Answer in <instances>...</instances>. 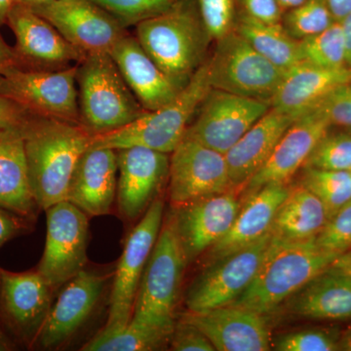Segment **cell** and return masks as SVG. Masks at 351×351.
Returning a JSON list of instances; mask_svg holds the SVG:
<instances>
[{
    "label": "cell",
    "instance_id": "6da1fadb",
    "mask_svg": "<svg viewBox=\"0 0 351 351\" xmlns=\"http://www.w3.org/2000/svg\"><path fill=\"white\" fill-rule=\"evenodd\" d=\"M29 188L38 208L66 200L69 184L92 135L80 123L32 115L23 126Z\"/></svg>",
    "mask_w": 351,
    "mask_h": 351
},
{
    "label": "cell",
    "instance_id": "7a4b0ae2",
    "mask_svg": "<svg viewBox=\"0 0 351 351\" xmlns=\"http://www.w3.org/2000/svg\"><path fill=\"white\" fill-rule=\"evenodd\" d=\"M135 36L157 66L182 86L204 63L212 40L196 0H176L136 25Z\"/></svg>",
    "mask_w": 351,
    "mask_h": 351
},
{
    "label": "cell",
    "instance_id": "3957f363",
    "mask_svg": "<svg viewBox=\"0 0 351 351\" xmlns=\"http://www.w3.org/2000/svg\"><path fill=\"white\" fill-rule=\"evenodd\" d=\"M337 257L322 250L316 244L315 237L288 241L272 235L255 278L230 306L263 315L271 313L281 302L329 269Z\"/></svg>",
    "mask_w": 351,
    "mask_h": 351
},
{
    "label": "cell",
    "instance_id": "277c9868",
    "mask_svg": "<svg viewBox=\"0 0 351 351\" xmlns=\"http://www.w3.org/2000/svg\"><path fill=\"white\" fill-rule=\"evenodd\" d=\"M212 90L208 61L191 76L174 100L142 117L123 128L93 135L91 147L126 149L143 147L171 154L182 142L188 123Z\"/></svg>",
    "mask_w": 351,
    "mask_h": 351
},
{
    "label": "cell",
    "instance_id": "5b68a950",
    "mask_svg": "<svg viewBox=\"0 0 351 351\" xmlns=\"http://www.w3.org/2000/svg\"><path fill=\"white\" fill-rule=\"evenodd\" d=\"M76 82L80 124L92 135L119 130L147 112L108 53L85 57Z\"/></svg>",
    "mask_w": 351,
    "mask_h": 351
},
{
    "label": "cell",
    "instance_id": "8992f818",
    "mask_svg": "<svg viewBox=\"0 0 351 351\" xmlns=\"http://www.w3.org/2000/svg\"><path fill=\"white\" fill-rule=\"evenodd\" d=\"M188 265L174 216L162 223L138 286L131 319L174 329V311Z\"/></svg>",
    "mask_w": 351,
    "mask_h": 351
},
{
    "label": "cell",
    "instance_id": "52a82bcc",
    "mask_svg": "<svg viewBox=\"0 0 351 351\" xmlns=\"http://www.w3.org/2000/svg\"><path fill=\"white\" fill-rule=\"evenodd\" d=\"M77 64L55 71L9 66L0 71V95L32 115L80 124Z\"/></svg>",
    "mask_w": 351,
    "mask_h": 351
},
{
    "label": "cell",
    "instance_id": "ba28073f",
    "mask_svg": "<svg viewBox=\"0 0 351 351\" xmlns=\"http://www.w3.org/2000/svg\"><path fill=\"white\" fill-rule=\"evenodd\" d=\"M207 61L213 89L270 105L286 73L254 49L234 29L217 40L213 56Z\"/></svg>",
    "mask_w": 351,
    "mask_h": 351
},
{
    "label": "cell",
    "instance_id": "9c48e42d",
    "mask_svg": "<svg viewBox=\"0 0 351 351\" xmlns=\"http://www.w3.org/2000/svg\"><path fill=\"white\" fill-rule=\"evenodd\" d=\"M271 237L270 232L254 243L212 261L189 289V311L203 313L237 301L255 278Z\"/></svg>",
    "mask_w": 351,
    "mask_h": 351
},
{
    "label": "cell",
    "instance_id": "30bf717a",
    "mask_svg": "<svg viewBox=\"0 0 351 351\" xmlns=\"http://www.w3.org/2000/svg\"><path fill=\"white\" fill-rule=\"evenodd\" d=\"M47 232L38 270L52 289L69 282L87 263L88 215L68 200L45 210Z\"/></svg>",
    "mask_w": 351,
    "mask_h": 351
},
{
    "label": "cell",
    "instance_id": "8fae6325",
    "mask_svg": "<svg viewBox=\"0 0 351 351\" xmlns=\"http://www.w3.org/2000/svg\"><path fill=\"white\" fill-rule=\"evenodd\" d=\"M162 200L154 199L133 228L117 263L106 329L125 326L133 315L141 279L163 223Z\"/></svg>",
    "mask_w": 351,
    "mask_h": 351
},
{
    "label": "cell",
    "instance_id": "7c38bea8",
    "mask_svg": "<svg viewBox=\"0 0 351 351\" xmlns=\"http://www.w3.org/2000/svg\"><path fill=\"white\" fill-rule=\"evenodd\" d=\"M232 189L225 154L184 136L171 152L169 195L177 207Z\"/></svg>",
    "mask_w": 351,
    "mask_h": 351
},
{
    "label": "cell",
    "instance_id": "4fadbf2b",
    "mask_svg": "<svg viewBox=\"0 0 351 351\" xmlns=\"http://www.w3.org/2000/svg\"><path fill=\"white\" fill-rule=\"evenodd\" d=\"M85 57L110 54L126 27L90 0H55L32 8Z\"/></svg>",
    "mask_w": 351,
    "mask_h": 351
},
{
    "label": "cell",
    "instance_id": "5bb4252c",
    "mask_svg": "<svg viewBox=\"0 0 351 351\" xmlns=\"http://www.w3.org/2000/svg\"><path fill=\"white\" fill-rule=\"evenodd\" d=\"M270 108L267 101L212 88L184 136L225 154Z\"/></svg>",
    "mask_w": 351,
    "mask_h": 351
},
{
    "label": "cell",
    "instance_id": "9a60e30c",
    "mask_svg": "<svg viewBox=\"0 0 351 351\" xmlns=\"http://www.w3.org/2000/svg\"><path fill=\"white\" fill-rule=\"evenodd\" d=\"M17 43L16 56L32 64L31 69H62L75 66L84 59L58 32L54 25L31 7L15 3L7 18Z\"/></svg>",
    "mask_w": 351,
    "mask_h": 351
},
{
    "label": "cell",
    "instance_id": "2e32d148",
    "mask_svg": "<svg viewBox=\"0 0 351 351\" xmlns=\"http://www.w3.org/2000/svg\"><path fill=\"white\" fill-rule=\"evenodd\" d=\"M117 202L120 214L133 221L147 211L169 178L167 154L143 147L117 149Z\"/></svg>",
    "mask_w": 351,
    "mask_h": 351
},
{
    "label": "cell",
    "instance_id": "e0dca14e",
    "mask_svg": "<svg viewBox=\"0 0 351 351\" xmlns=\"http://www.w3.org/2000/svg\"><path fill=\"white\" fill-rule=\"evenodd\" d=\"M331 122L318 107L307 110L292 124L277 143L267 162L247 182V195L269 184H286L311 156Z\"/></svg>",
    "mask_w": 351,
    "mask_h": 351
},
{
    "label": "cell",
    "instance_id": "ac0fdd59",
    "mask_svg": "<svg viewBox=\"0 0 351 351\" xmlns=\"http://www.w3.org/2000/svg\"><path fill=\"white\" fill-rule=\"evenodd\" d=\"M52 287L38 269L0 270V313L7 325L25 341L36 339L51 308Z\"/></svg>",
    "mask_w": 351,
    "mask_h": 351
},
{
    "label": "cell",
    "instance_id": "d6986e66",
    "mask_svg": "<svg viewBox=\"0 0 351 351\" xmlns=\"http://www.w3.org/2000/svg\"><path fill=\"white\" fill-rule=\"evenodd\" d=\"M106 282L103 274L84 269L64 284L36 337L41 348H57L77 332L100 301Z\"/></svg>",
    "mask_w": 351,
    "mask_h": 351
},
{
    "label": "cell",
    "instance_id": "ffe728a7",
    "mask_svg": "<svg viewBox=\"0 0 351 351\" xmlns=\"http://www.w3.org/2000/svg\"><path fill=\"white\" fill-rule=\"evenodd\" d=\"M177 208L176 228L186 262L191 263L225 237L241 207L234 195L226 191Z\"/></svg>",
    "mask_w": 351,
    "mask_h": 351
},
{
    "label": "cell",
    "instance_id": "44dd1931",
    "mask_svg": "<svg viewBox=\"0 0 351 351\" xmlns=\"http://www.w3.org/2000/svg\"><path fill=\"white\" fill-rule=\"evenodd\" d=\"M184 320L202 332L215 350L267 351L272 348L269 325L263 314L228 306L191 313Z\"/></svg>",
    "mask_w": 351,
    "mask_h": 351
},
{
    "label": "cell",
    "instance_id": "7402d4cb",
    "mask_svg": "<svg viewBox=\"0 0 351 351\" xmlns=\"http://www.w3.org/2000/svg\"><path fill=\"white\" fill-rule=\"evenodd\" d=\"M110 56L147 112L170 103L184 87L175 82L157 66L135 36L125 34L115 44Z\"/></svg>",
    "mask_w": 351,
    "mask_h": 351
},
{
    "label": "cell",
    "instance_id": "603a6c76",
    "mask_svg": "<svg viewBox=\"0 0 351 351\" xmlns=\"http://www.w3.org/2000/svg\"><path fill=\"white\" fill-rule=\"evenodd\" d=\"M117 151L89 147L76 165L66 200L89 216H105L117 197Z\"/></svg>",
    "mask_w": 351,
    "mask_h": 351
},
{
    "label": "cell",
    "instance_id": "cb8c5ba5",
    "mask_svg": "<svg viewBox=\"0 0 351 351\" xmlns=\"http://www.w3.org/2000/svg\"><path fill=\"white\" fill-rule=\"evenodd\" d=\"M298 117H300L271 107L226 152L232 188L250 181L267 162L277 143Z\"/></svg>",
    "mask_w": 351,
    "mask_h": 351
},
{
    "label": "cell",
    "instance_id": "d4e9b609",
    "mask_svg": "<svg viewBox=\"0 0 351 351\" xmlns=\"http://www.w3.org/2000/svg\"><path fill=\"white\" fill-rule=\"evenodd\" d=\"M351 82V66L328 69L302 63L287 69L271 107L301 117L337 88Z\"/></svg>",
    "mask_w": 351,
    "mask_h": 351
},
{
    "label": "cell",
    "instance_id": "484cf974",
    "mask_svg": "<svg viewBox=\"0 0 351 351\" xmlns=\"http://www.w3.org/2000/svg\"><path fill=\"white\" fill-rule=\"evenodd\" d=\"M290 189L286 184H269L249 195L230 230L212 247L211 260L243 248L270 232L277 211Z\"/></svg>",
    "mask_w": 351,
    "mask_h": 351
},
{
    "label": "cell",
    "instance_id": "4316f807",
    "mask_svg": "<svg viewBox=\"0 0 351 351\" xmlns=\"http://www.w3.org/2000/svg\"><path fill=\"white\" fill-rule=\"evenodd\" d=\"M0 207L27 219L38 208L29 188L23 127L0 130Z\"/></svg>",
    "mask_w": 351,
    "mask_h": 351
},
{
    "label": "cell",
    "instance_id": "83f0119b",
    "mask_svg": "<svg viewBox=\"0 0 351 351\" xmlns=\"http://www.w3.org/2000/svg\"><path fill=\"white\" fill-rule=\"evenodd\" d=\"M292 313L315 320L351 319V280L327 269L290 298Z\"/></svg>",
    "mask_w": 351,
    "mask_h": 351
},
{
    "label": "cell",
    "instance_id": "f1b7e54d",
    "mask_svg": "<svg viewBox=\"0 0 351 351\" xmlns=\"http://www.w3.org/2000/svg\"><path fill=\"white\" fill-rule=\"evenodd\" d=\"M327 221L326 209L319 198L299 184L290 189L270 232L276 239L302 241L317 237Z\"/></svg>",
    "mask_w": 351,
    "mask_h": 351
},
{
    "label": "cell",
    "instance_id": "f546056e",
    "mask_svg": "<svg viewBox=\"0 0 351 351\" xmlns=\"http://www.w3.org/2000/svg\"><path fill=\"white\" fill-rule=\"evenodd\" d=\"M233 29L263 57L284 71L302 62L299 40L292 38L282 24H267L242 12Z\"/></svg>",
    "mask_w": 351,
    "mask_h": 351
},
{
    "label": "cell",
    "instance_id": "4dcf8cb0",
    "mask_svg": "<svg viewBox=\"0 0 351 351\" xmlns=\"http://www.w3.org/2000/svg\"><path fill=\"white\" fill-rule=\"evenodd\" d=\"M174 329L130 320L125 326L104 328L89 343L85 351H151L162 348L171 339Z\"/></svg>",
    "mask_w": 351,
    "mask_h": 351
},
{
    "label": "cell",
    "instance_id": "1f68e13d",
    "mask_svg": "<svg viewBox=\"0 0 351 351\" xmlns=\"http://www.w3.org/2000/svg\"><path fill=\"white\" fill-rule=\"evenodd\" d=\"M300 184L319 198L328 219L351 201V171L304 167Z\"/></svg>",
    "mask_w": 351,
    "mask_h": 351
},
{
    "label": "cell",
    "instance_id": "d6a6232c",
    "mask_svg": "<svg viewBox=\"0 0 351 351\" xmlns=\"http://www.w3.org/2000/svg\"><path fill=\"white\" fill-rule=\"evenodd\" d=\"M302 61L321 68L338 69L348 66L343 29L334 22L324 32L299 40Z\"/></svg>",
    "mask_w": 351,
    "mask_h": 351
},
{
    "label": "cell",
    "instance_id": "836d02e7",
    "mask_svg": "<svg viewBox=\"0 0 351 351\" xmlns=\"http://www.w3.org/2000/svg\"><path fill=\"white\" fill-rule=\"evenodd\" d=\"M334 22L325 0H306L290 9L281 24L292 38L302 40L324 32Z\"/></svg>",
    "mask_w": 351,
    "mask_h": 351
},
{
    "label": "cell",
    "instance_id": "e575fe53",
    "mask_svg": "<svg viewBox=\"0 0 351 351\" xmlns=\"http://www.w3.org/2000/svg\"><path fill=\"white\" fill-rule=\"evenodd\" d=\"M304 167L351 171L350 132L334 134L327 132L311 152Z\"/></svg>",
    "mask_w": 351,
    "mask_h": 351
},
{
    "label": "cell",
    "instance_id": "d590c367",
    "mask_svg": "<svg viewBox=\"0 0 351 351\" xmlns=\"http://www.w3.org/2000/svg\"><path fill=\"white\" fill-rule=\"evenodd\" d=\"M119 21L124 27L138 25L163 12L176 0H90Z\"/></svg>",
    "mask_w": 351,
    "mask_h": 351
},
{
    "label": "cell",
    "instance_id": "8d00e7d4",
    "mask_svg": "<svg viewBox=\"0 0 351 351\" xmlns=\"http://www.w3.org/2000/svg\"><path fill=\"white\" fill-rule=\"evenodd\" d=\"M322 250L339 256L351 249V201L328 219L315 237Z\"/></svg>",
    "mask_w": 351,
    "mask_h": 351
},
{
    "label": "cell",
    "instance_id": "74e56055",
    "mask_svg": "<svg viewBox=\"0 0 351 351\" xmlns=\"http://www.w3.org/2000/svg\"><path fill=\"white\" fill-rule=\"evenodd\" d=\"M272 348L278 351H335L341 350V343L327 330L311 329L279 336Z\"/></svg>",
    "mask_w": 351,
    "mask_h": 351
},
{
    "label": "cell",
    "instance_id": "f35d334b",
    "mask_svg": "<svg viewBox=\"0 0 351 351\" xmlns=\"http://www.w3.org/2000/svg\"><path fill=\"white\" fill-rule=\"evenodd\" d=\"M237 0H196L201 17L212 39L225 36L234 27Z\"/></svg>",
    "mask_w": 351,
    "mask_h": 351
},
{
    "label": "cell",
    "instance_id": "ab89813d",
    "mask_svg": "<svg viewBox=\"0 0 351 351\" xmlns=\"http://www.w3.org/2000/svg\"><path fill=\"white\" fill-rule=\"evenodd\" d=\"M316 107L324 112L332 125L351 128V82L337 88Z\"/></svg>",
    "mask_w": 351,
    "mask_h": 351
},
{
    "label": "cell",
    "instance_id": "60d3db41",
    "mask_svg": "<svg viewBox=\"0 0 351 351\" xmlns=\"http://www.w3.org/2000/svg\"><path fill=\"white\" fill-rule=\"evenodd\" d=\"M171 348L176 351H215L206 336L186 320L175 326L171 337Z\"/></svg>",
    "mask_w": 351,
    "mask_h": 351
},
{
    "label": "cell",
    "instance_id": "b9f144b4",
    "mask_svg": "<svg viewBox=\"0 0 351 351\" xmlns=\"http://www.w3.org/2000/svg\"><path fill=\"white\" fill-rule=\"evenodd\" d=\"M243 12L267 24H281L282 8L277 0H240Z\"/></svg>",
    "mask_w": 351,
    "mask_h": 351
},
{
    "label": "cell",
    "instance_id": "7bdbcfd3",
    "mask_svg": "<svg viewBox=\"0 0 351 351\" xmlns=\"http://www.w3.org/2000/svg\"><path fill=\"white\" fill-rule=\"evenodd\" d=\"M32 115L15 101L0 95V130L21 128Z\"/></svg>",
    "mask_w": 351,
    "mask_h": 351
},
{
    "label": "cell",
    "instance_id": "ee69618b",
    "mask_svg": "<svg viewBox=\"0 0 351 351\" xmlns=\"http://www.w3.org/2000/svg\"><path fill=\"white\" fill-rule=\"evenodd\" d=\"M29 219L0 207V247L27 230Z\"/></svg>",
    "mask_w": 351,
    "mask_h": 351
},
{
    "label": "cell",
    "instance_id": "f6af8a7d",
    "mask_svg": "<svg viewBox=\"0 0 351 351\" xmlns=\"http://www.w3.org/2000/svg\"><path fill=\"white\" fill-rule=\"evenodd\" d=\"M332 18L341 22L351 12V0H325Z\"/></svg>",
    "mask_w": 351,
    "mask_h": 351
},
{
    "label": "cell",
    "instance_id": "bcb514c9",
    "mask_svg": "<svg viewBox=\"0 0 351 351\" xmlns=\"http://www.w3.org/2000/svg\"><path fill=\"white\" fill-rule=\"evenodd\" d=\"M328 269L348 277L351 280V249L335 258Z\"/></svg>",
    "mask_w": 351,
    "mask_h": 351
},
{
    "label": "cell",
    "instance_id": "7dc6e473",
    "mask_svg": "<svg viewBox=\"0 0 351 351\" xmlns=\"http://www.w3.org/2000/svg\"><path fill=\"white\" fill-rule=\"evenodd\" d=\"M15 64H18L16 53L0 38V71Z\"/></svg>",
    "mask_w": 351,
    "mask_h": 351
},
{
    "label": "cell",
    "instance_id": "c3c4849f",
    "mask_svg": "<svg viewBox=\"0 0 351 351\" xmlns=\"http://www.w3.org/2000/svg\"><path fill=\"white\" fill-rule=\"evenodd\" d=\"M341 29H343V36H345L346 46V60L348 66H351V12L341 21Z\"/></svg>",
    "mask_w": 351,
    "mask_h": 351
},
{
    "label": "cell",
    "instance_id": "681fc988",
    "mask_svg": "<svg viewBox=\"0 0 351 351\" xmlns=\"http://www.w3.org/2000/svg\"><path fill=\"white\" fill-rule=\"evenodd\" d=\"M15 2L16 0H0V25L7 23L8 14Z\"/></svg>",
    "mask_w": 351,
    "mask_h": 351
},
{
    "label": "cell",
    "instance_id": "f907efd6",
    "mask_svg": "<svg viewBox=\"0 0 351 351\" xmlns=\"http://www.w3.org/2000/svg\"><path fill=\"white\" fill-rule=\"evenodd\" d=\"M55 1V0H16L15 3L23 4V5L31 7H38L43 5V4L50 3V2Z\"/></svg>",
    "mask_w": 351,
    "mask_h": 351
},
{
    "label": "cell",
    "instance_id": "816d5d0a",
    "mask_svg": "<svg viewBox=\"0 0 351 351\" xmlns=\"http://www.w3.org/2000/svg\"><path fill=\"white\" fill-rule=\"evenodd\" d=\"M306 0H277L279 5H280L282 9H290L295 8V7L301 5V4L306 2Z\"/></svg>",
    "mask_w": 351,
    "mask_h": 351
},
{
    "label": "cell",
    "instance_id": "f5cc1de1",
    "mask_svg": "<svg viewBox=\"0 0 351 351\" xmlns=\"http://www.w3.org/2000/svg\"><path fill=\"white\" fill-rule=\"evenodd\" d=\"M341 350L351 351V331L341 341Z\"/></svg>",
    "mask_w": 351,
    "mask_h": 351
},
{
    "label": "cell",
    "instance_id": "db71d44e",
    "mask_svg": "<svg viewBox=\"0 0 351 351\" xmlns=\"http://www.w3.org/2000/svg\"><path fill=\"white\" fill-rule=\"evenodd\" d=\"M7 350H8V345H7L5 339H4L3 336H2L1 332H0V351Z\"/></svg>",
    "mask_w": 351,
    "mask_h": 351
},
{
    "label": "cell",
    "instance_id": "11a10c76",
    "mask_svg": "<svg viewBox=\"0 0 351 351\" xmlns=\"http://www.w3.org/2000/svg\"><path fill=\"white\" fill-rule=\"evenodd\" d=\"M350 133H351V128H350Z\"/></svg>",
    "mask_w": 351,
    "mask_h": 351
},
{
    "label": "cell",
    "instance_id": "9f6ffc18",
    "mask_svg": "<svg viewBox=\"0 0 351 351\" xmlns=\"http://www.w3.org/2000/svg\"><path fill=\"white\" fill-rule=\"evenodd\" d=\"M0 270H1V269H0Z\"/></svg>",
    "mask_w": 351,
    "mask_h": 351
}]
</instances>
